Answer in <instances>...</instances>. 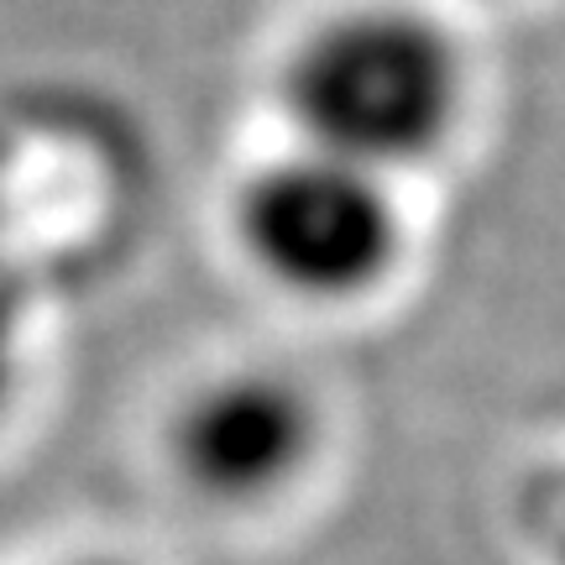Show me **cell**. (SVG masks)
I'll use <instances>...</instances> for the list:
<instances>
[{
	"mask_svg": "<svg viewBox=\"0 0 565 565\" xmlns=\"http://www.w3.org/2000/svg\"><path fill=\"white\" fill-rule=\"evenodd\" d=\"M278 95L299 147L398 179L456 137L466 68L435 17L345 6L288 47Z\"/></svg>",
	"mask_w": 565,
	"mask_h": 565,
	"instance_id": "6da1fadb",
	"label": "cell"
},
{
	"mask_svg": "<svg viewBox=\"0 0 565 565\" xmlns=\"http://www.w3.org/2000/svg\"><path fill=\"white\" fill-rule=\"evenodd\" d=\"M231 225L246 263L303 303H351L393 278L404 257V215L393 179L288 147L236 189Z\"/></svg>",
	"mask_w": 565,
	"mask_h": 565,
	"instance_id": "7a4b0ae2",
	"label": "cell"
},
{
	"mask_svg": "<svg viewBox=\"0 0 565 565\" xmlns=\"http://www.w3.org/2000/svg\"><path fill=\"white\" fill-rule=\"evenodd\" d=\"M320 408L288 372H225L189 393L168 429L173 471L189 492L221 508H257L278 498L315 461Z\"/></svg>",
	"mask_w": 565,
	"mask_h": 565,
	"instance_id": "3957f363",
	"label": "cell"
},
{
	"mask_svg": "<svg viewBox=\"0 0 565 565\" xmlns=\"http://www.w3.org/2000/svg\"><path fill=\"white\" fill-rule=\"evenodd\" d=\"M68 565H126V561H110V555H89V561H68Z\"/></svg>",
	"mask_w": 565,
	"mask_h": 565,
	"instance_id": "8992f818",
	"label": "cell"
},
{
	"mask_svg": "<svg viewBox=\"0 0 565 565\" xmlns=\"http://www.w3.org/2000/svg\"><path fill=\"white\" fill-rule=\"evenodd\" d=\"M21 377V294L11 273L0 267V408L11 404Z\"/></svg>",
	"mask_w": 565,
	"mask_h": 565,
	"instance_id": "5b68a950",
	"label": "cell"
},
{
	"mask_svg": "<svg viewBox=\"0 0 565 565\" xmlns=\"http://www.w3.org/2000/svg\"><path fill=\"white\" fill-rule=\"evenodd\" d=\"M524 529L545 565H565V466L540 471L524 492Z\"/></svg>",
	"mask_w": 565,
	"mask_h": 565,
	"instance_id": "277c9868",
	"label": "cell"
}]
</instances>
